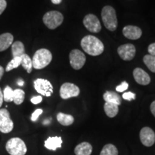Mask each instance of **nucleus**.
Returning <instances> with one entry per match:
<instances>
[{
    "label": "nucleus",
    "mask_w": 155,
    "mask_h": 155,
    "mask_svg": "<svg viewBox=\"0 0 155 155\" xmlns=\"http://www.w3.org/2000/svg\"><path fill=\"white\" fill-rule=\"evenodd\" d=\"M81 45L83 50L92 56L99 55L104 50V45L98 38L93 35H87L82 38Z\"/></svg>",
    "instance_id": "f257e3e1"
},
{
    "label": "nucleus",
    "mask_w": 155,
    "mask_h": 155,
    "mask_svg": "<svg viewBox=\"0 0 155 155\" xmlns=\"http://www.w3.org/2000/svg\"><path fill=\"white\" fill-rule=\"evenodd\" d=\"M53 59L51 52L49 50L42 48L37 50L32 58V66L35 69L40 70L44 68L50 63Z\"/></svg>",
    "instance_id": "f03ea898"
},
{
    "label": "nucleus",
    "mask_w": 155,
    "mask_h": 155,
    "mask_svg": "<svg viewBox=\"0 0 155 155\" xmlns=\"http://www.w3.org/2000/svg\"><path fill=\"white\" fill-rule=\"evenodd\" d=\"M101 18L104 26L110 31H115L117 28L118 21L116 11L111 6H105L102 9Z\"/></svg>",
    "instance_id": "7ed1b4c3"
},
{
    "label": "nucleus",
    "mask_w": 155,
    "mask_h": 155,
    "mask_svg": "<svg viewBox=\"0 0 155 155\" xmlns=\"http://www.w3.org/2000/svg\"><path fill=\"white\" fill-rule=\"evenodd\" d=\"M5 148L10 155H25L28 151L24 141L19 137L9 139L6 143Z\"/></svg>",
    "instance_id": "20e7f679"
},
{
    "label": "nucleus",
    "mask_w": 155,
    "mask_h": 155,
    "mask_svg": "<svg viewBox=\"0 0 155 155\" xmlns=\"http://www.w3.org/2000/svg\"><path fill=\"white\" fill-rule=\"evenodd\" d=\"M63 15L58 11H50L45 13L42 18L45 25L50 30H55L63 22Z\"/></svg>",
    "instance_id": "39448f33"
},
{
    "label": "nucleus",
    "mask_w": 155,
    "mask_h": 155,
    "mask_svg": "<svg viewBox=\"0 0 155 155\" xmlns=\"http://www.w3.org/2000/svg\"><path fill=\"white\" fill-rule=\"evenodd\" d=\"M14 123L10 118V114L7 108L0 109V131L8 134L13 130Z\"/></svg>",
    "instance_id": "423d86ee"
},
{
    "label": "nucleus",
    "mask_w": 155,
    "mask_h": 155,
    "mask_svg": "<svg viewBox=\"0 0 155 155\" xmlns=\"http://www.w3.org/2000/svg\"><path fill=\"white\" fill-rule=\"evenodd\" d=\"M34 88L38 94L46 97H50L53 93V85L46 79H36L34 81Z\"/></svg>",
    "instance_id": "0eeeda50"
},
{
    "label": "nucleus",
    "mask_w": 155,
    "mask_h": 155,
    "mask_svg": "<svg viewBox=\"0 0 155 155\" xmlns=\"http://www.w3.org/2000/svg\"><path fill=\"white\" fill-rule=\"evenodd\" d=\"M70 64L75 70H80L85 65L86 58L85 54L81 50L74 49L70 53Z\"/></svg>",
    "instance_id": "6e6552de"
},
{
    "label": "nucleus",
    "mask_w": 155,
    "mask_h": 155,
    "mask_svg": "<svg viewBox=\"0 0 155 155\" xmlns=\"http://www.w3.org/2000/svg\"><path fill=\"white\" fill-rule=\"evenodd\" d=\"M80 94V88L76 85L71 83H65L60 89V96L63 99H68L77 97Z\"/></svg>",
    "instance_id": "1a4fd4ad"
},
{
    "label": "nucleus",
    "mask_w": 155,
    "mask_h": 155,
    "mask_svg": "<svg viewBox=\"0 0 155 155\" xmlns=\"http://www.w3.org/2000/svg\"><path fill=\"white\" fill-rule=\"evenodd\" d=\"M83 25L88 31L94 33H98L101 30V25L99 19L96 15L88 14L83 19Z\"/></svg>",
    "instance_id": "9d476101"
},
{
    "label": "nucleus",
    "mask_w": 155,
    "mask_h": 155,
    "mask_svg": "<svg viewBox=\"0 0 155 155\" xmlns=\"http://www.w3.org/2000/svg\"><path fill=\"white\" fill-rule=\"evenodd\" d=\"M117 52L122 60L126 61H131L134 58L136 54V48L133 44H124L118 48Z\"/></svg>",
    "instance_id": "9b49d317"
},
{
    "label": "nucleus",
    "mask_w": 155,
    "mask_h": 155,
    "mask_svg": "<svg viewBox=\"0 0 155 155\" xmlns=\"http://www.w3.org/2000/svg\"><path fill=\"white\" fill-rule=\"evenodd\" d=\"M140 140L146 147H152L155 143V133L150 127H144L139 134Z\"/></svg>",
    "instance_id": "f8f14e48"
},
{
    "label": "nucleus",
    "mask_w": 155,
    "mask_h": 155,
    "mask_svg": "<svg viewBox=\"0 0 155 155\" xmlns=\"http://www.w3.org/2000/svg\"><path fill=\"white\" fill-rule=\"evenodd\" d=\"M133 75L134 78L136 82L142 86H147L150 84L151 78L148 73L145 72L143 69L140 68H137L134 70Z\"/></svg>",
    "instance_id": "ddd939ff"
},
{
    "label": "nucleus",
    "mask_w": 155,
    "mask_h": 155,
    "mask_svg": "<svg viewBox=\"0 0 155 155\" xmlns=\"http://www.w3.org/2000/svg\"><path fill=\"white\" fill-rule=\"evenodd\" d=\"M123 35L129 40H137L140 38L142 31L139 28L134 25H127L123 29Z\"/></svg>",
    "instance_id": "4468645a"
},
{
    "label": "nucleus",
    "mask_w": 155,
    "mask_h": 155,
    "mask_svg": "<svg viewBox=\"0 0 155 155\" xmlns=\"http://www.w3.org/2000/svg\"><path fill=\"white\" fill-rule=\"evenodd\" d=\"M63 144V140L61 137H50L45 141V147L49 150L55 151L61 148Z\"/></svg>",
    "instance_id": "2eb2a0df"
},
{
    "label": "nucleus",
    "mask_w": 155,
    "mask_h": 155,
    "mask_svg": "<svg viewBox=\"0 0 155 155\" xmlns=\"http://www.w3.org/2000/svg\"><path fill=\"white\" fill-rule=\"evenodd\" d=\"M14 37L11 33L6 32L0 35V52L5 51L13 43Z\"/></svg>",
    "instance_id": "dca6fc26"
},
{
    "label": "nucleus",
    "mask_w": 155,
    "mask_h": 155,
    "mask_svg": "<svg viewBox=\"0 0 155 155\" xmlns=\"http://www.w3.org/2000/svg\"><path fill=\"white\" fill-rule=\"evenodd\" d=\"M93 152L92 145L88 142H82L75 147V155H91Z\"/></svg>",
    "instance_id": "f3484780"
},
{
    "label": "nucleus",
    "mask_w": 155,
    "mask_h": 155,
    "mask_svg": "<svg viewBox=\"0 0 155 155\" xmlns=\"http://www.w3.org/2000/svg\"><path fill=\"white\" fill-rule=\"evenodd\" d=\"M104 99L106 102L111 103L119 106L121 104V98L119 94L114 91H106L104 94Z\"/></svg>",
    "instance_id": "a211bd4d"
},
{
    "label": "nucleus",
    "mask_w": 155,
    "mask_h": 155,
    "mask_svg": "<svg viewBox=\"0 0 155 155\" xmlns=\"http://www.w3.org/2000/svg\"><path fill=\"white\" fill-rule=\"evenodd\" d=\"M12 53L13 58L21 57L22 55H24L25 53L24 44L20 41L13 42L12 45Z\"/></svg>",
    "instance_id": "6ab92c4d"
},
{
    "label": "nucleus",
    "mask_w": 155,
    "mask_h": 155,
    "mask_svg": "<svg viewBox=\"0 0 155 155\" xmlns=\"http://www.w3.org/2000/svg\"><path fill=\"white\" fill-rule=\"evenodd\" d=\"M57 120L61 125L65 126V127L73 124L74 122V118L72 115L63 114L61 112L57 114Z\"/></svg>",
    "instance_id": "aec40b11"
},
{
    "label": "nucleus",
    "mask_w": 155,
    "mask_h": 155,
    "mask_svg": "<svg viewBox=\"0 0 155 155\" xmlns=\"http://www.w3.org/2000/svg\"><path fill=\"white\" fill-rule=\"evenodd\" d=\"M104 111L110 118H114L119 113V106L111 103L106 102L104 104Z\"/></svg>",
    "instance_id": "412c9836"
},
{
    "label": "nucleus",
    "mask_w": 155,
    "mask_h": 155,
    "mask_svg": "<svg viewBox=\"0 0 155 155\" xmlns=\"http://www.w3.org/2000/svg\"><path fill=\"white\" fill-rule=\"evenodd\" d=\"M25 96V93L24 91L19 88L15 89V90H13L12 91V101H14L16 105H20L24 101Z\"/></svg>",
    "instance_id": "4be33fe9"
},
{
    "label": "nucleus",
    "mask_w": 155,
    "mask_h": 155,
    "mask_svg": "<svg viewBox=\"0 0 155 155\" xmlns=\"http://www.w3.org/2000/svg\"><path fill=\"white\" fill-rule=\"evenodd\" d=\"M21 65L26 70L27 72L30 73L32 71V61L30 56L27 54H24L21 56Z\"/></svg>",
    "instance_id": "5701e85b"
},
{
    "label": "nucleus",
    "mask_w": 155,
    "mask_h": 155,
    "mask_svg": "<svg viewBox=\"0 0 155 155\" xmlns=\"http://www.w3.org/2000/svg\"><path fill=\"white\" fill-rule=\"evenodd\" d=\"M119 152H118L117 148L116 146H114L112 144H106L105 146L103 147L101 152L100 153V155H118Z\"/></svg>",
    "instance_id": "b1692460"
},
{
    "label": "nucleus",
    "mask_w": 155,
    "mask_h": 155,
    "mask_svg": "<svg viewBox=\"0 0 155 155\" xmlns=\"http://www.w3.org/2000/svg\"><path fill=\"white\" fill-rule=\"evenodd\" d=\"M143 61L152 72L155 73V56L151 55H144Z\"/></svg>",
    "instance_id": "393cba45"
},
{
    "label": "nucleus",
    "mask_w": 155,
    "mask_h": 155,
    "mask_svg": "<svg viewBox=\"0 0 155 155\" xmlns=\"http://www.w3.org/2000/svg\"><path fill=\"white\" fill-rule=\"evenodd\" d=\"M19 65H21V57L13 58L12 61H9V63L7 64V67H6V71L9 72L12 70L17 68Z\"/></svg>",
    "instance_id": "a878e982"
},
{
    "label": "nucleus",
    "mask_w": 155,
    "mask_h": 155,
    "mask_svg": "<svg viewBox=\"0 0 155 155\" xmlns=\"http://www.w3.org/2000/svg\"><path fill=\"white\" fill-rule=\"evenodd\" d=\"M13 89L11 88L10 86H7L5 87V90L3 91V96H4V101L6 102H12V94Z\"/></svg>",
    "instance_id": "bb28decb"
},
{
    "label": "nucleus",
    "mask_w": 155,
    "mask_h": 155,
    "mask_svg": "<svg viewBox=\"0 0 155 155\" xmlns=\"http://www.w3.org/2000/svg\"><path fill=\"white\" fill-rule=\"evenodd\" d=\"M128 88H129V83H128L127 82H126V81H124V82H122L121 84L119 85V86H116V91L121 93V92L127 90Z\"/></svg>",
    "instance_id": "cd10ccee"
},
{
    "label": "nucleus",
    "mask_w": 155,
    "mask_h": 155,
    "mask_svg": "<svg viewBox=\"0 0 155 155\" xmlns=\"http://www.w3.org/2000/svg\"><path fill=\"white\" fill-rule=\"evenodd\" d=\"M122 98L124 100L127 101H132L134 100L136 98V94H134L132 92H127L124 93L123 95H122Z\"/></svg>",
    "instance_id": "c85d7f7f"
},
{
    "label": "nucleus",
    "mask_w": 155,
    "mask_h": 155,
    "mask_svg": "<svg viewBox=\"0 0 155 155\" xmlns=\"http://www.w3.org/2000/svg\"><path fill=\"white\" fill-rule=\"evenodd\" d=\"M42 112H43V111H42V109H41V108L36 109L35 111L32 113V116H31V120H32V121H36L39 118V116L42 114Z\"/></svg>",
    "instance_id": "c756f323"
},
{
    "label": "nucleus",
    "mask_w": 155,
    "mask_h": 155,
    "mask_svg": "<svg viewBox=\"0 0 155 155\" xmlns=\"http://www.w3.org/2000/svg\"><path fill=\"white\" fill-rule=\"evenodd\" d=\"M42 101V97L41 96H34L31 98L30 101L33 104H40Z\"/></svg>",
    "instance_id": "7c9ffc66"
},
{
    "label": "nucleus",
    "mask_w": 155,
    "mask_h": 155,
    "mask_svg": "<svg viewBox=\"0 0 155 155\" xmlns=\"http://www.w3.org/2000/svg\"><path fill=\"white\" fill-rule=\"evenodd\" d=\"M7 2L6 0H0V15H1L5 10L7 7Z\"/></svg>",
    "instance_id": "2f4dec72"
},
{
    "label": "nucleus",
    "mask_w": 155,
    "mask_h": 155,
    "mask_svg": "<svg viewBox=\"0 0 155 155\" xmlns=\"http://www.w3.org/2000/svg\"><path fill=\"white\" fill-rule=\"evenodd\" d=\"M148 52L150 55L155 56V42L150 44L148 47Z\"/></svg>",
    "instance_id": "473e14b6"
},
{
    "label": "nucleus",
    "mask_w": 155,
    "mask_h": 155,
    "mask_svg": "<svg viewBox=\"0 0 155 155\" xmlns=\"http://www.w3.org/2000/svg\"><path fill=\"white\" fill-rule=\"evenodd\" d=\"M150 110H151V112H152V114L154 115V116L155 117V101L151 104Z\"/></svg>",
    "instance_id": "72a5a7b5"
},
{
    "label": "nucleus",
    "mask_w": 155,
    "mask_h": 155,
    "mask_svg": "<svg viewBox=\"0 0 155 155\" xmlns=\"http://www.w3.org/2000/svg\"><path fill=\"white\" fill-rule=\"evenodd\" d=\"M4 101V96H3V92L2 91V89L0 88V107H2Z\"/></svg>",
    "instance_id": "f704fd0d"
},
{
    "label": "nucleus",
    "mask_w": 155,
    "mask_h": 155,
    "mask_svg": "<svg viewBox=\"0 0 155 155\" xmlns=\"http://www.w3.org/2000/svg\"><path fill=\"white\" fill-rule=\"evenodd\" d=\"M4 73H5V69H4V68L2 66L0 65V80H1L3 76Z\"/></svg>",
    "instance_id": "c9c22d12"
},
{
    "label": "nucleus",
    "mask_w": 155,
    "mask_h": 155,
    "mask_svg": "<svg viewBox=\"0 0 155 155\" xmlns=\"http://www.w3.org/2000/svg\"><path fill=\"white\" fill-rule=\"evenodd\" d=\"M63 0H51L52 3H53L54 5H58V4H61Z\"/></svg>",
    "instance_id": "e433bc0d"
},
{
    "label": "nucleus",
    "mask_w": 155,
    "mask_h": 155,
    "mask_svg": "<svg viewBox=\"0 0 155 155\" xmlns=\"http://www.w3.org/2000/svg\"><path fill=\"white\" fill-rule=\"evenodd\" d=\"M24 81H23L22 80H20V79H19V80L17 81V84L19 85V86H22L23 85H24Z\"/></svg>",
    "instance_id": "4c0bfd02"
},
{
    "label": "nucleus",
    "mask_w": 155,
    "mask_h": 155,
    "mask_svg": "<svg viewBox=\"0 0 155 155\" xmlns=\"http://www.w3.org/2000/svg\"><path fill=\"white\" fill-rule=\"evenodd\" d=\"M50 123V119H47V120H45V121H44V122H43V124L44 125H47V124H49Z\"/></svg>",
    "instance_id": "58836bf2"
}]
</instances>
